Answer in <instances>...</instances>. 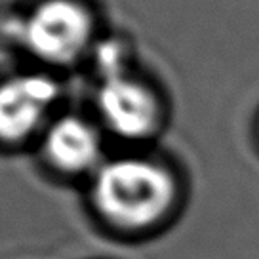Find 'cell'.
I'll list each match as a JSON object with an SVG mask.
<instances>
[{"label":"cell","mask_w":259,"mask_h":259,"mask_svg":"<svg viewBox=\"0 0 259 259\" xmlns=\"http://www.w3.org/2000/svg\"><path fill=\"white\" fill-rule=\"evenodd\" d=\"M176 179L164 166L145 158H116L101 164L92 183L99 213L120 229H147L176 202Z\"/></svg>","instance_id":"cell-1"},{"label":"cell","mask_w":259,"mask_h":259,"mask_svg":"<svg viewBox=\"0 0 259 259\" xmlns=\"http://www.w3.org/2000/svg\"><path fill=\"white\" fill-rule=\"evenodd\" d=\"M94 34L90 12L74 0H46L23 25L27 48L48 63H73L88 50Z\"/></svg>","instance_id":"cell-2"},{"label":"cell","mask_w":259,"mask_h":259,"mask_svg":"<svg viewBox=\"0 0 259 259\" xmlns=\"http://www.w3.org/2000/svg\"><path fill=\"white\" fill-rule=\"evenodd\" d=\"M97 109L109 130L124 139L149 138L160 120L154 94L128 74L103 80L97 92Z\"/></svg>","instance_id":"cell-3"},{"label":"cell","mask_w":259,"mask_h":259,"mask_svg":"<svg viewBox=\"0 0 259 259\" xmlns=\"http://www.w3.org/2000/svg\"><path fill=\"white\" fill-rule=\"evenodd\" d=\"M59 96L57 84L38 73L17 74L0 84V139L29 138L48 116Z\"/></svg>","instance_id":"cell-4"},{"label":"cell","mask_w":259,"mask_h":259,"mask_svg":"<svg viewBox=\"0 0 259 259\" xmlns=\"http://www.w3.org/2000/svg\"><path fill=\"white\" fill-rule=\"evenodd\" d=\"M44 151L50 162L67 174L96 171L101 164V141L96 128L80 116L57 118L44 136Z\"/></svg>","instance_id":"cell-5"}]
</instances>
